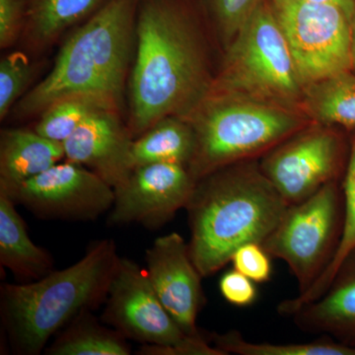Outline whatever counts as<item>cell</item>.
Returning <instances> with one entry per match:
<instances>
[{
    "label": "cell",
    "instance_id": "cell-1",
    "mask_svg": "<svg viewBox=\"0 0 355 355\" xmlns=\"http://www.w3.org/2000/svg\"><path fill=\"white\" fill-rule=\"evenodd\" d=\"M135 35L128 130L139 137L167 116L190 118L214 83L193 26L171 0H144Z\"/></svg>",
    "mask_w": 355,
    "mask_h": 355
},
{
    "label": "cell",
    "instance_id": "cell-2",
    "mask_svg": "<svg viewBox=\"0 0 355 355\" xmlns=\"http://www.w3.org/2000/svg\"><path fill=\"white\" fill-rule=\"evenodd\" d=\"M286 200L251 160L196 182L187 205L191 260L202 277L230 263L238 248L263 243L286 214Z\"/></svg>",
    "mask_w": 355,
    "mask_h": 355
},
{
    "label": "cell",
    "instance_id": "cell-3",
    "mask_svg": "<svg viewBox=\"0 0 355 355\" xmlns=\"http://www.w3.org/2000/svg\"><path fill=\"white\" fill-rule=\"evenodd\" d=\"M137 0H109L67 40L53 69L23 97L21 116L85 97L119 112L135 34Z\"/></svg>",
    "mask_w": 355,
    "mask_h": 355
},
{
    "label": "cell",
    "instance_id": "cell-4",
    "mask_svg": "<svg viewBox=\"0 0 355 355\" xmlns=\"http://www.w3.org/2000/svg\"><path fill=\"white\" fill-rule=\"evenodd\" d=\"M120 257L112 240L95 243L64 270L1 288L2 323L13 352L38 355L51 336L107 298Z\"/></svg>",
    "mask_w": 355,
    "mask_h": 355
},
{
    "label": "cell",
    "instance_id": "cell-5",
    "mask_svg": "<svg viewBox=\"0 0 355 355\" xmlns=\"http://www.w3.org/2000/svg\"><path fill=\"white\" fill-rule=\"evenodd\" d=\"M187 121L196 135L189 171L196 182L226 166L265 155L308 121L291 107L210 91Z\"/></svg>",
    "mask_w": 355,
    "mask_h": 355
},
{
    "label": "cell",
    "instance_id": "cell-6",
    "mask_svg": "<svg viewBox=\"0 0 355 355\" xmlns=\"http://www.w3.org/2000/svg\"><path fill=\"white\" fill-rule=\"evenodd\" d=\"M304 90L279 20L263 0L229 44L223 69L210 91L293 108L302 102Z\"/></svg>",
    "mask_w": 355,
    "mask_h": 355
},
{
    "label": "cell",
    "instance_id": "cell-7",
    "mask_svg": "<svg viewBox=\"0 0 355 355\" xmlns=\"http://www.w3.org/2000/svg\"><path fill=\"white\" fill-rule=\"evenodd\" d=\"M105 320L123 336L144 343L139 354L224 355L200 335L189 336L154 291L146 270L119 259L107 295Z\"/></svg>",
    "mask_w": 355,
    "mask_h": 355
},
{
    "label": "cell",
    "instance_id": "cell-8",
    "mask_svg": "<svg viewBox=\"0 0 355 355\" xmlns=\"http://www.w3.org/2000/svg\"><path fill=\"white\" fill-rule=\"evenodd\" d=\"M343 226L342 183L331 182L307 200L288 205L275 230L261 243L272 258L282 260L307 291L330 265Z\"/></svg>",
    "mask_w": 355,
    "mask_h": 355
},
{
    "label": "cell",
    "instance_id": "cell-9",
    "mask_svg": "<svg viewBox=\"0 0 355 355\" xmlns=\"http://www.w3.org/2000/svg\"><path fill=\"white\" fill-rule=\"evenodd\" d=\"M305 87L352 70V17L340 7L307 0H268Z\"/></svg>",
    "mask_w": 355,
    "mask_h": 355
},
{
    "label": "cell",
    "instance_id": "cell-10",
    "mask_svg": "<svg viewBox=\"0 0 355 355\" xmlns=\"http://www.w3.org/2000/svg\"><path fill=\"white\" fill-rule=\"evenodd\" d=\"M349 137L331 125H308L263 156L260 168L287 205L307 200L345 176Z\"/></svg>",
    "mask_w": 355,
    "mask_h": 355
},
{
    "label": "cell",
    "instance_id": "cell-11",
    "mask_svg": "<svg viewBox=\"0 0 355 355\" xmlns=\"http://www.w3.org/2000/svg\"><path fill=\"white\" fill-rule=\"evenodd\" d=\"M9 193L35 216L60 220H92L113 207L114 191L88 168L67 161L14 187Z\"/></svg>",
    "mask_w": 355,
    "mask_h": 355
},
{
    "label": "cell",
    "instance_id": "cell-12",
    "mask_svg": "<svg viewBox=\"0 0 355 355\" xmlns=\"http://www.w3.org/2000/svg\"><path fill=\"white\" fill-rule=\"evenodd\" d=\"M195 186L187 166L153 163L135 167L127 181L114 190L110 222L160 227L178 210L186 209Z\"/></svg>",
    "mask_w": 355,
    "mask_h": 355
},
{
    "label": "cell",
    "instance_id": "cell-13",
    "mask_svg": "<svg viewBox=\"0 0 355 355\" xmlns=\"http://www.w3.org/2000/svg\"><path fill=\"white\" fill-rule=\"evenodd\" d=\"M146 261L147 275L165 309L187 335H200L202 275L191 260L189 244L176 232L161 236L147 250Z\"/></svg>",
    "mask_w": 355,
    "mask_h": 355
},
{
    "label": "cell",
    "instance_id": "cell-14",
    "mask_svg": "<svg viewBox=\"0 0 355 355\" xmlns=\"http://www.w3.org/2000/svg\"><path fill=\"white\" fill-rule=\"evenodd\" d=\"M132 137L119 118V112L97 110L62 144L64 157L88 168L114 190L127 181L135 168Z\"/></svg>",
    "mask_w": 355,
    "mask_h": 355
},
{
    "label": "cell",
    "instance_id": "cell-15",
    "mask_svg": "<svg viewBox=\"0 0 355 355\" xmlns=\"http://www.w3.org/2000/svg\"><path fill=\"white\" fill-rule=\"evenodd\" d=\"M289 317L301 331L329 336L355 349V249L338 266L323 295Z\"/></svg>",
    "mask_w": 355,
    "mask_h": 355
},
{
    "label": "cell",
    "instance_id": "cell-16",
    "mask_svg": "<svg viewBox=\"0 0 355 355\" xmlns=\"http://www.w3.org/2000/svg\"><path fill=\"white\" fill-rule=\"evenodd\" d=\"M64 157V146L36 130H2L0 137V188L10 190L38 176Z\"/></svg>",
    "mask_w": 355,
    "mask_h": 355
},
{
    "label": "cell",
    "instance_id": "cell-17",
    "mask_svg": "<svg viewBox=\"0 0 355 355\" xmlns=\"http://www.w3.org/2000/svg\"><path fill=\"white\" fill-rule=\"evenodd\" d=\"M15 205L9 193L0 189V263L26 284L53 272V261L30 239Z\"/></svg>",
    "mask_w": 355,
    "mask_h": 355
},
{
    "label": "cell",
    "instance_id": "cell-18",
    "mask_svg": "<svg viewBox=\"0 0 355 355\" xmlns=\"http://www.w3.org/2000/svg\"><path fill=\"white\" fill-rule=\"evenodd\" d=\"M195 150L196 135L191 123L180 116H167L133 140V164L175 163L188 167Z\"/></svg>",
    "mask_w": 355,
    "mask_h": 355
},
{
    "label": "cell",
    "instance_id": "cell-19",
    "mask_svg": "<svg viewBox=\"0 0 355 355\" xmlns=\"http://www.w3.org/2000/svg\"><path fill=\"white\" fill-rule=\"evenodd\" d=\"M303 108L321 125L355 128V73L342 72L306 86Z\"/></svg>",
    "mask_w": 355,
    "mask_h": 355
},
{
    "label": "cell",
    "instance_id": "cell-20",
    "mask_svg": "<svg viewBox=\"0 0 355 355\" xmlns=\"http://www.w3.org/2000/svg\"><path fill=\"white\" fill-rule=\"evenodd\" d=\"M350 132L349 161L342 181L343 226L340 244L330 265L307 291L279 303L277 311L284 316L289 317L301 306L321 297L331 284L338 266L347 254L355 249V128Z\"/></svg>",
    "mask_w": 355,
    "mask_h": 355
},
{
    "label": "cell",
    "instance_id": "cell-21",
    "mask_svg": "<svg viewBox=\"0 0 355 355\" xmlns=\"http://www.w3.org/2000/svg\"><path fill=\"white\" fill-rule=\"evenodd\" d=\"M102 0H27L26 31L35 44L51 43L69 26L83 19Z\"/></svg>",
    "mask_w": 355,
    "mask_h": 355
},
{
    "label": "cell",
    "instance_id": "cell-22",
    "mask_svg": "<svg viewBox=\"0 0 355 355\" xmlns=\"http://www.w3.org/2000/svg\"><path fill=\"white\" fill-rule=\"evenodd\" d=\"M214 347L224 355H355V349L323 336L310 343L249 342L237 331L211 336Z\"/></svg>",
    "mask_w": 355,
    "mask_h": 355
},
{
    "label": "cell",
    "instance_id": "cell-23",
    "mask_svg": "<svg viewBox=\"0 0 355 355\" xmlns=\"http://www.w3.org/2000/svg\"><path fill=\"white\" fill-rule=\"evenodd\" d=\"M71 327L58 336L48 354L51 355H128L130 347L120 331L107 330L91 323L85 314L71 322Z\"/></svg>",
    "mask_w": 355,
    "mask_h": 355
},
{
    "label": "cell",
    "instance_id": "cell-24",
    "mask_svg": "<svg viewBox=\"0 0 355 355\" xmlns=\"http://www.w3.org/2000/svg\"><path fill=\"white\" fill-rule=\"evenodd\" d=\"M100 109L109 108L89 98H64L44 110L35 130L46 139L62 144L89 114Z\"/></svg>",
    "mask_w": 355,
    "mask_h": 355
},
{
    "label": "cell",
    "instance_id": "cell-25",
    "mask_svg": "<svg viewBox=\"0 0 355 355\" xmlns=\"http://www.w3.org/2000/svg\"><path fill=\"white\" fill-rule=\"evenodd\" d=\"M32 76L29 60L22 53H9L0 62V119L19 99Z\"/></svg>",
    "mask_w": 355,
    "mask_h": 355
},
{
    "label": "cell",
    "instance_id": "cell-26",
    "mask_svg": "<svg viewBox=\"0 0 355 355\" xmlns=\"http://www.w3.org/2000/svg\"><path fill=\"white\" fill-rule=\"evenodd\" d=\"M263 0H209L222 35L231 42Z\"/></svg>",
    "mask_w": 355,
    "mask_h": 355
},
{
    "label": "cell",
    "instance_id": "cell-27",
    "mask_svg": "<svg viewBox=\"0 0 355 355\" xmlns=\"http://www.w3.org/2000/svg\"><path fill=\"white\" fill-rule=\"evenodd\" d=\"M230 263L233 268L246 275L256 284L268 282L272 277L270 254L260 243H247L238 248Z\"/></svg>",
    "mask_w": 355,
    "mask_h": 355
},
{
    "label": "cell",
    "instance_id": "cell-28",
    "mask_svg": "<svg viewBox=\"0 0 355 355\" xmlns=\"http://www.w3.org/2000/svg\"><path fill=\"white\" fill-rule=\"evenodd\" d=\"M256 282L233 268L224 273L219 282L221 295L230 304L246 307L253 304L258 297Z\"/></svg>",
    "mask_w": 355,
    "mask_h": 355
},
{
    "label": "cell",
    "instance_id": "cell-29",
    "mask_svg": "<svg viewBox=\"0 0 355 355\" xmlns=\"http://www.w3.org/2000/svg\"><path fill=\"white\" fill-rule=\"evenodd\" d=\"M23 0H0V46H10L17 40L25 21Z\"/></svg>",
    "mask_w": 355,
    "mask_h": 355
},
{
    "label": "cell",
    "instance_id": "cell-30",
    "mask_svg": "<svg viewBox=\"0 0 355 355\" xmlns=\"http://www.w3.org/2000/svg\"><path fill=\"white\" fill-rule=\"evenodd\" d=\"M307 1L319 2V3H330L340 7L350 17H354L355 0H307Z\"/></svg>",
    "mask_w": 355,
    "mask_h": 355
},
{
    "label": "cell",
    "instance_id": "cell-31",
    "mask_svg": "<svg viewBox=\"0 0 355 355\" xmlns=\"http://www.w3.org/2000/svg\"><path fill=\"white\" fill-rule=\"evenodd\" d=\"M352 71L355 73V10L352 21Z\"/></svg>",
    "mask_w": 355,
    "mask_h": 355
}]
</instances>
